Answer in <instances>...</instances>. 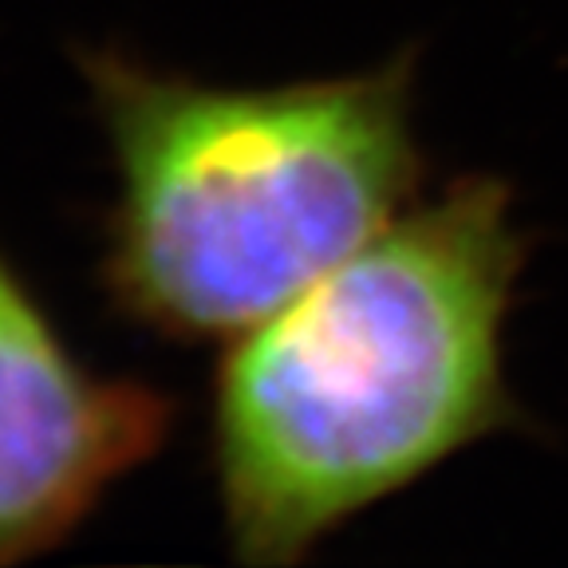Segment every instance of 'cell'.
<instances>
[{
    "mask_svg": "<svg viewBox=\"0 0 568 568\" xmlns=\"http://www.w3.org/2000/svg\"><path fill=\"white\" fill-rule=\"evenodd\" d=\"M521 268L509 186L466 174L230 339L210 454L241 560H304L517 423L506 324Z\"/></svg>",
    "mask_w": 568,
    "mask_h": 568,
    "instance_id": "obj_1",
    "label": "cell"
},
{
    "mask_svg": "<svg viewBox=\"0 0 568 568\" xmlns=\"http://www.w3.org/2000/svg\"><path fill=\"white\" fill-rule=\"evenodd\" d=\"M115 197L103 293L154 336L233 339L387 230L423 182L415 63L230 88L80 60Z\"/></svg>",
    "mask_w": 568,
    "mask_h": 568,
    "instance_id": "obj_2",
    "label": "cell"
},
{
    "mask_svg": "<svg viewBox=\"0 0 568 568\" xmlns=\"http://www.w3.org/2000/svg\"><path fill=\"white\" fill-rule=\"evenodd\" d=\"M174 403L75 355L0 253V565L68 541L162 450Z\"/></svg>",
    "mask_w": 568,
    "mask_h": 568,
    "instance_id": "obj_3",
    "label": "cell"
}]
</instances>
